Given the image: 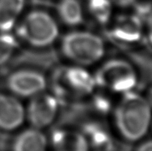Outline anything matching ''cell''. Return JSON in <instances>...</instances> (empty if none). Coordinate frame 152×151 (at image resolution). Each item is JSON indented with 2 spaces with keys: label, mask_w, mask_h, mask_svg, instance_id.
<instances>
[{
  "label": "cell",
  "mask_w": 152,
  "mask_h": 151,
  "mask_svg": "<svg viewBox=\"0 0 152 151\" xmlns=\"http://www.w3.org/2000/svg\"><path fill=\"white\" fill-rule=\"evenodd\" d=\"M96 86L115 93L129 92L137 82L133 66L123 59H114L105 62L94 75Z\"/></svg>",
  "instance_id": "cell-4"
},
{
  "label": "cell",
  "mask_w": 152,
  "mask_h": 151,
  "mask_svg": "<svg viewBox=\"0 0 152 151\" xmlns=\"http://www.w3.org/2000/svg\"><path fill=\"white\" fill-rule=\"evenodd\" d=\"M130 6L139 17L147 18L152 13V0H132Z\"/></svg>",
  "instance_id": "cell-17"
},
{
  "label": "cell",
  "mask_w": 152,
  "mask_h": 151,
  "mask_svg": "<svg viewBox=\"0 0 152 151\" xmlns=\"http://www.w3.org/2000/svg\"><path fill=\"white\" fill-rule=\"evenodd\" d=\"M147 102L151 106V107H152V86L148 90V93H147Z\"/></svg>",
  "instance_id": "cell-20"
},
{
  "label": "cell",
  "mask_w": 152,
  "mask_h": 151,
  "mask_svg": "<svg viewBox=\"0 0 152 151\" xmlns=\"http://www.w3.org/2000/svg\"><path fill=\"white\" fill-rule=\"evenodd\" d=\"M96 87L94 75L82 66L68 67L57 72L55 78L56 93L63 97L85 96Z\"/></svg>",
  "instance_id": "cell-5"
},
{
  "label": "cell",
  "mask_w": 152,
  "mask_h": 151,
  "mask_svg": "<svg viewBox=\"0 0 152 151\" xmlns=\"http://www.w3.org/2000/svg\"><path fill=\"white\" fill-rule=\"evenodd\" d=\"M18 37L37 48L52 45L59 36V27L52 16L41 10L28 12L16 26Z\"/></svg>",
  "instance_id": "cell-3"
},
{
  "label": "cell",
  "mask_w": 152,
  "mask_h": 151,
  "mask_svg": "<svg viewBox=\"0 0 152 151\" xmlns=\"http://www.w3.org/2000/svg\"><path fill=\"white\" fill-rule=\"evenodd\" d=\"M61 50L67 59L80 66H89L102 59L104 42L99 36L86 31H74L63 37Z\"/></svg>",
  "instance_id": "cell-2"
},
{
  "label": "cell",
  "mask_w": 152,
  "mask_h": 151,
  "mask_svg": "<svg viewBox=\"0 0 152 151\" xmlns=\"http://www.w3.org/2000/svg\"><path fill=\"white\" fill-rule=\"evenodd\" d=\"M57 11L59 18L68 26H77L83 22V11L79 0H60Z\"/></svg>",
  "instance_id": "cell-14"
},
{
  "label": "cell",
  "mask_w": 152,
  "mask_h": 151,
  "mask_svg": "<svg viewBox=\"0 0 152 151\" xmlns=\"http://www.w3.org/2000/svg\"><path fill=\"white\" fill-rule=\"evenodd\" d=\"M136 150L140 151H152V140H147L146 142H142Z\"/></svg>",
  "instance_id": "cell-18"
},
{
  "label": "cell",
  "mask_w": 152,
  "mask_h": 151,
  "mask_svg": "<svg viewBox=\"0 0 152 151\" xmlns=\"http://www.w3.org/2000/svg\"><path fill=\"white\" fill-rule=\"evenodd\" d=\"M17 48V42L8 32H1L0 34V67L5 64Z\"/></svg>",
  "instance_id": "cell-16"
},
{
  "label": "cell",
  "mask_w": 152,
  "mask_h": 151,
  "mask_svg": "<svg viewBox=\"0 0 152 151\" xmlns=\"http://www.w3.org/2000/svg\"><path fill=\"white\" fill-rule=\"evenodd\" d=\"M7 87L14 95L32 98L43 92L47 87V80L38 71L22 69L14 71L7 77Z\"/></svg>",
  "instance_id": "cell-7"
},
{
  "label": "cell",
  "mask_w": 152,
  "mask_h": 151,
  "mask_svg": "<svg viewBox=\"0 0 152 151\" xmlns=\"http://www.w3.org/2000/svg\"><path fill=\"white\" fill-rule=\"evenodd\" d=\"M114 117L121 136L134 142L146 135L151 120V109L146 98L131 90L124 93Z\"/></svg>",
  "instance_id": "cell-1"
},
{
  "label": "cell",
  "mask_w": 152,
  "mask_h": 151,
  "mask_svg": "<svg viewBox=\"0 0 152 151\" xmlns=\"http://www.w3.org/2000/svg\"><path fill=\"white\" fill-rule=\"evenodd\" d=\"M111 37L122 43H134L142 35V18L136 14L119 15L109 30Z\"/></svg>",
  "instance_id": "cell-8"
},
{
  "label": "cell",
  "mask_w": 152,
  "mask_h": 151,
  "mask_svg": "<svg viewBox=\"0 0 152 151\" xmlns=\"http://www.w3.org/2000/svg\"><path fill=\"white\" fill-rule=\"evenodd\" d=\"M25 118V108L13 96L0 93V128L13 131L21 126Z\"/></svg>",
  "instance_id": "cell-9"
},
{
  "label": "cell",
  "mask_w": 152,
  "mask_h": 151,
  "mask_svg": "<svg viewBox=\"0 0 152 151\" xmlns=\"http://www.w3.org/2000/svg\"><path fill=\"white\" fill-rule=\"evenodd\" d=\"M47 146V136L36 128L23 131L12 144V149L16 151H42Z\"/></svg>",
  "instance_id": "cell-11"
},
{
  "label": "cell",
  "mask_w": 152,
  "mask_h": 151,
  "mask_svg": "<svg viewBox=\"0 0 152 151\" xmlns=\"http://www.w3.org/2000/svg\"><path fill=\"white\" fill-rule=\"evenodd\" d=\"M148 20V41L152 45V13L147 17Z\"/></svg>",
  "instance_id": "cell-19"
},
{
  "label": "cell",
  "mask_w": 152,
  "mask_h": 151,
  "mask_svg": "<svg viewBox=\"0 0 152 151\" xmlns=\"http://www.w3.org/2000/svg\"><path fill=\"white\" fill-rule=\"evenodd\" d=\"M83 134L88 142L89 147L97 150H111L114 149L112 139L109 133L100 124L90 123L84 128Z\"/></svg>",
  "instance_id": "cell-13"
},
{
  "label": "cell",
  "mask_w": 152,
  "mask_h": 151,
  "mask_svg": "<svg viewBox=\"0 0 152 151\" xmlns=\"http://www.w3.org/2000/svg\"><path fill=\"white\" fill-rule=\"evenodd\" d=\"M50 143L56 150L61 151H86L90 148L84 134L73 130H55Z\"/></svg>",
  "instance_id": "cell-10"
},
{
  "label": "cell",
  "mask_w": 152,
  "mask_h": 151,
  "mask_svg": "<svg viewBox=\"0 0 152 151\" xmlns=\"http://www.w3.org/2000/svg\"><path fill=\"white\" fill-rule=\"evenodd\" d=\"M58 108L59 99L56 96L42 92L32 97L25 117L33 128L41 129L49 126L55 120Z\"/></svg>",
  "instance_id": "cell-6"
},
{
  "label": "cell",
  "mask_w": 152,
  "mask_h": 151,
  "mask_svg": "<svg viewBox=\"0 0 152 151\" xmlns=\"http://www.w3.org/2000/svg\"><path fill=\"white\" fill-rule=\"evenodd\" d=\"M88 9L94 19L102 25L108 23L112 12V0H88Z\"/></svg>",
  "instance_id": "cell-15"
},
{
  "label": "cell",
  "mask_w": 152,
  "mask_h": 151,
  "mask_svg": "<svg viewBox=\"0 0 152 151\" xmlns=\"http://www.w3.org/2000/svg\"><path fill=\"white\" fill-rule=\"evenodd\" d=\"M25 0H0V32H9L16 25Z\"/></svg>",
  "instance_id": "cell-12"
}]
</instances>
